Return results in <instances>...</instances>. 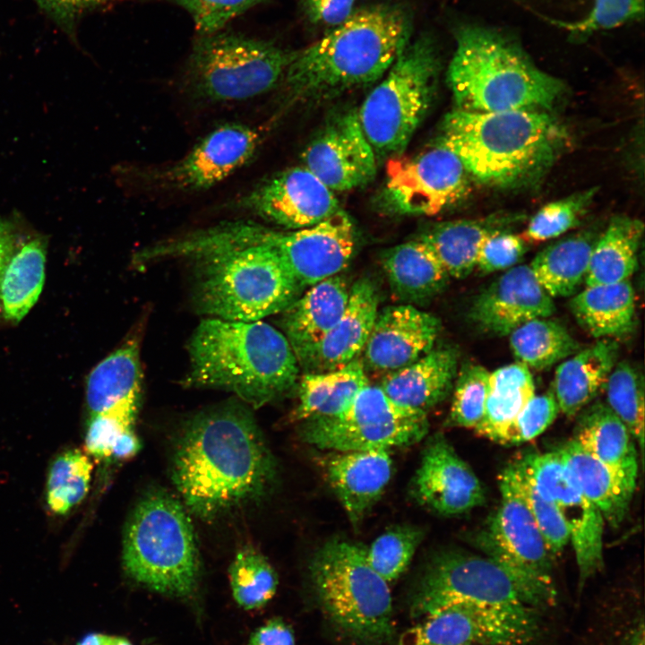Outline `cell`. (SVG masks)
<instances>
[{"label": "cell", "instance_id": "11a10c76", "mask_svg": "<svg viewBox=\"0 0 645 645\" xmlns=\"http://www.w3.org/2000/svg\"><path fill=\"white\" fill-rule=\"evenodd\" d=\"M310 22L329 27L344 22L354 12L355 0H301Z\"/></svg>", "mask_w": 645, "mask_h": 645}, {"label": "cell", "instance_id": "52a82bcc", "mask_svg": "<svg viewBox=\"0 0 645 645\" xmlns=\"http://www.w3.org/2000/svg\"><path fill=\"white\" fill-rule=\"evenodd\" d=\"M182 259L194 265V305L208 317L261 321L280 314L304 289L280 258L263 245L196 244Z\"/></svg>", "mask_w": 645, "mask_h": 645}, {"label": "cell", "instance_id": "f35d334b", "mask_svg": "<svg viewBox=\"0 0 645 645\" xmlns=\"http://www.w3.org/2000/svg\"><path fill=\"white\" fill-rule=\"evenodd\" d=\"M643 223L625 215L611 219L593 247L586 286L612 284L629 280L636 270Z\"/></svg>", "mask_w": 645, "mask_h": 645}, {"label": "cell", "instance_id": "ee69618b", "mask_svg": "<svg viewBox=\"0 0 645 645\" xmlns=\"http://www.w3.org/2000/svg\"><path fill=\"white\" fill-rule=\"evenodd\" d=\"M228 573L233 598L244 609L264 606L277 590L275 570L265 556L253 547L238 551Z\"/></svg>", "mask_w": 645, "mask_h": 645}, {"label": "cell", "instance_id": "cb8c5ba5", "mask_svg": "<svg viewBox=\"0 0 645 645\" xmlns=\"http://www.w3.org/2000/svg\"><path fill=\"white\" fill-rule=\"evenodd\" d=\"M537 638L502 621L454 604L421 618L398 645H536Z\"/></svg>", "mask_w": 645, "mask_h": 645}, {"label": "cell", "instance_id": "7a4b0ae2", "mask_svg": "<svg viewBox=\"0 0 645 645\" xmlns=\"http://www.w3.org/2000/svg\"><path fill=\"white\" fill-rule=\"evenodd\" d=\"M567 142L565 128L550 111L454 108L444 116L433 144L453 152L471 179L510 189L541 179Z\"/></svg>", "mask_w": 645, "mask_h": 645}, {"label": "cell", "instance_id": "4fadbf2b", "mask_svg": "<svg viewBox=\"0 0 645 645\" xmlns=\"http://www.w3.org/2000/svg\"><path fill=\"white\" fill-rule=\"evenodd\" d=\"M230 239L271 249L305 288L342 271L357 247V232L342 209L308 228L277 230L253 220H230Z\"/></svg>", "mask_w": 645, "mask_h": 645}, {"label": "cell", "instance_id": "4dcf8cb0", "mask_svg": "<svg viewBox=\"0 0 645 645\" xmlns=\"http://www.w3.org/2000/svg\"><path fill=\"white\" fill-rule=\"evenodd\" d=\"M381 262L393 296L402 304L428 303L451 278L434 252L418 238L389 248Z\"/></svg>", "mask_w": 645, "mask_h": 645}, {"label": "cell", "instance_id": "9a60e30c", "mask_svg": "<svg viewBox=\"0 0 645 645\" xmlns=\"http://www.w3.org/2000/svg\"><path fill=\"white\" fill-rule=\"evenodd\" d=\"M513 463L563 518L575 554L580 591L603 566L606 521L601 512L571 480L555 451L528 453Z\"/></svg>", "mask_w": 645, "mask_h": 645}, {"label": "cell", "instance_id": "44dd1931", "mask_svg": "<svg viewBox=\"0 0 645 645\" xmlns=\"http://www.w3.org/2000/svg\"><path fill=\"white\" fill-rule=\"evenodd\" d=\"M412 493L422 506L444 516L465 513L486 501L479 478L442 434L426 442Z\"/></svg>", "mask_w": 645, "mask_h": 645}, {"label": "cell", "instance_id": "9f6ffc18", "mask_svg": "<svg viewBox=\"0 0 645 645\" xmlns=\"http://www.w3.org/2000/svg\"><path fill=\"white\" fill-rule=\"evenodd\" d=\"M246 645H296V639L292 628L276 617L256 629Z\"/></svg>", "mask_w": 645, "mask_h": 645}, {"label": "cell", "instance_id": "7dc6e473", "mask_svg": "<svg viewBox=\"0 0 645 645\" xmlns=\"http://www.w3.org/2000/svg\"><path fill=\"white\" fill-rule=\"evenodd\" d=\"M529 509L552 553L557 556L570 542L568 529L555 504L545 498L512 463L500 475Z\"/></svg>", "mask_w": 645, "mask_h": 645}, {"label": "cell", "instance_id": "603a6c76", "mask_svg": "<svg viewBox=\"0 0 645 645\" xmlns=\"http://www.w3.org/2000/svg\"><path fill=\"white\" fill-rule=\"evenodd\" d=\"M555 312L553 298L530 267L515 265L475 297L469 317L482 331L506 336L525 322L549 317Z\"/></svg>", "mask_w": 645, "mask_h": 645}, {"label": "cell", "instance_id": "6f0895ef", "mask_svg": "<svg viewBox=\"0 0 645 645\" xmlns=\"http://www.w3.org/2000/svg\"><path fill=\"white\" fill-rule=\"evenodd\" d=\"M614 639L608 641V645H645L644 638V617L642 612L638 611L630 617L627 624L623 623L617 632L613 635Z\"/></svg>", "mask_w": 645, "mask_h": 645}, {"label": "cell", "instance_id": "681fc988", "mask_svg": "<svg viewBox=\"0 0 645 645\" xmlns=\"http://www.w3.org/2000/svg\"><path fill=\"white\" fill-rule=\"evenodd\" d=\"M140 400L125 402L115 408L90 415L84 437L85 452L97 460H110L119 437L133 428Z\"/></svg>", "mask_w": 645, "mask_h": 645}, {"label": "cell", "instance_id": "f5cc1de1", "mask_svg": "<svg viewBox=\"0 0 645 645\" xmlns=\"http://www.w3.org/2000/svg\"><path fill=\"white\" fill-rule=\"evenodd\" d=\"M528 250V243L507 230L486 236L477 252L476 267L482 273L508 270L517 264Z\"/></svg>", "mask_w": 645, "mask_h": 645}, {"label": "cell", "instance_id": "1f68e13d", "mask_svg": "<svg viewBox=\"0 0 645 645\" xmlns=\"http://www.w3.org/2000/svg\"><path fill=\"white\" fill-rule=\"evenodd\" d=\"M573 36H588L642 19L643 0H514Z\"/></svg>", "mask_w": 645, "mask_h": 645}, {"label": "cell", "instance_id": "484cf974", "mask_svg": "<svg viewBox=\"0 0 645 645\" xmlns=\"http://www.w3.org/2000/svg\"><path fill=\"white\" fill-rule=\"evenodd\" d=\"M390 452H333L324 460L326 478L354 525L361 522L390 482Z\"/></svg>", "mask_w": 645, "mask_h": 645}, {"label": "cell", "instance_id": "7bdbcfd3", "mask_svg": "<svg viewBox=\"0 0 645 645\" xmlns=\"http://www.w3.org/2000/svg\"><path fill=\"white\" fill-rule=\"evenodd\" d=\"M644 376L638 366L623 360L611 371L605 386L606 405L626 426L643 455Z\"/></svg>", "mask_w": 645, "mask_h": 645}, {"label": "cell", "instance_id": "836d02e7", "mask_svg": "<svg viewBox=\"0 0 645 645\" xmlns=\"http://www.w3.org/2000/svg\"><path fill=\"white\" fill-rule=\"evenodd\" d=\"M580 412L573 440L606 466L636 483L638 453L626 426L606 402H594Z\"/></svg>", "mask_w": 645, "mask_h": 645}, {"label": "cell", "instance_id": "ba28073f", "mask_svg": "<svg viewBox=\"0 0 645 645\" xmlns=\"http://www.w3.org/2000/svg\"><path fill=\"white\" fill-rule=\"evenodd\" d=\"M309 572L316 602L338 632L357 645H393L391 591L367 563L365 546L329 540L314 555Z\"/></svg>", "mask_w": 645, "mask_h": 645}, {"label": "cell", "instance_id": "d6a6232c", "mask_svg": "<svg viewBox=\"0 0 645 645\" xmlns=\"http://www.w3.org/2000/svg\"><path fill=\"white\" fill-rule=\"evenodd\" d=\"M518 215L494 214L480 219L444 221L425 230L417 238L439 258L450 277L464 279L476 267L480 245L489 235L518 221Z\"/></svg>", "mask_w": 645, "mask_h": 645}, {"label": "cell", "instance_id": "b9f144b4", "mask_svg": "<svg viewBox=\"0 0 645 645\" xmlns=\"http://www.w3.org/2000/svg\"><path fill=\"white\" fill-rule=\"evenodd\" d=\"M93 464L85 451L72 449L58 454L51 462L46 483V502L56 515H64L86 497Z\"/></svg>", "mask_w": 645, "mask_h": 645}, {"label": "cell", "instance_id": "9c48e42d", "mask_svg": "<svg viewBox=\"0 0 645 645\" xmlns=\"http://www.w3.org/2000/svg\"><path fill=\"white\" fill-rule=\"evenodd\" d=\"M123 544L124 568L136 582L176 597L196 589L199 559L193 527L183 505L168 494L153 492L137 503Z\"/></svg>", "mask_w": 645, "mask_h": 645}, {"label": "cell", "instance_id": "d590c367", "mask_svg": "<svg viewBox=\"0 0 645 645\" xmlns=\"http://www.w3.org/2000/svg\"><path fill=\"white\" fill-rule=\"evenodd\" d=\"M591 231H581L547 245L529 267L542 288L552 297L573 296L585 281L590 256L598 239Z\"/></svg>", "mask_w": 645, "mask_h": 645}, {"label": "cell", "instance_id": "d6986e66", "mask_svg": "<svg viewBox=\"0 0 645 645\" xmlns=\"http://www.w3.org/2000/svg\"><path fill=\"white\" fill-rule=\"evenodd\" d=\"M301 159L303 166L332 192L365 186L377 172V157L355 108L331 118L305 148Z\"/></svg>", "mask_w": 645, "mask_h": 645}, {"label": "cell", "instance_id": "ab89813d", "mask_svg": "<svg viewBox=\"0 0 645 645\" xmlns=\"http://www.w3.org/2000/svg\"><path fill=\"white\" fill-rule=\"evenodd\" d=\"M536 394L530 370L519 362L503 366L489 374L485 413L474 429L493 442Z\"/></svg>", "mask_w": 645, "mask_h": 645}, {"label": "cell", "instance_id": "e0dca14e", "mask_svg": "<svg viewBox=\"0 0 645 645\" xmlns=\"http://www.w3.org/2000/svg\"><path fill=\"white\" fill-rule=\"evenodd\" d=\"M260 143L257 129L245 124H225L207 133L181 159L143 174L149 184L163 190H207L248 163Z\"/></svg>", "mask_w": 645, "mask_h": 645}, {"label": "cell", "instance_id": "5bb4252c", "mask_svg": "<svg viewBox=\"0 0 645 645\" xmlns=\"http://www.w3.org/2000/svg\"><path fill=\"white\" fill-rule=\"evenodd\" d=\"M389 159L376 198L383 212L434 216L458 205L471 191V177L451 150L432 144L417 155Z\"/></svg>", "mask_w": 645, "mask_h": 645}, {"label": "cell", "instance_id": "8992f818", "mask_svg": "<svg viewBox=\"0 0 645 645\" xmlns=\"http://www.w3.org/2000/svg\"><path fill=\"white\" fill-rule=\"evenodd\" d=\"M556 597L487 555L460 550L435 554L426 564L409 598V613L421 619L461 604L522 631L540 635L538 609Z\"/></svg>", "mask_w": 645, "mask_h": 645}, {"label": "cell", "instance_id": "7402d4cb", "mask_svg": "<svg viewBox=\"0 0 645 645\" xmlns=\"http://www.w3.org/2000/svg\"><path fill=\"white\" fill-rule=\"evenodd\" d=\"M440 331V320L415 305L383 307L363 350L366 371L386 374L413 363L434 347Z\"/></svg>", "mask_w": 645, "mask_h": 645}, {"label": "cell", "instance_id": "ac0fdd59", "mask_svg": "<svg viewBox=\"0 0 645 645\" xmlns=\"http://www.w3.org/2000/svg\"><path fill=\"white\" fill-rule=\"evenodd\" d=\"M236 207L287 230L311 227L341 209L333 192L303 165L260 182Z\"/></svg>", "mask_w": 645, "mask_h": 645}, {"label": "cell", "instance_id": "e575fe53", "mask_svg": "<svg viewBox=\"0 0 645 645\" xmlns=\"http://www.w3.org/2000/svg\"><path fill=\"white\" fill-rule=\"evenodd\" d=\"M571 311L583 330L598 339L631 331L635 317V293L632 283L587 286L570 301Z\"/></svg>", "mask_w": 645, "mask_h": 645}, {"label": "cell", "instance_id": "74e56055", "mask_svg": "<svg viewBox=\"0 0 645 645\" xmlns=\"http://www.w3.org/2000/svg\"><path fill=\"white\" fill-rule=\"evenodd\" d=\"M142 370L139 344L129 340L99 363L87 379L86 403L90 415L140 400Z\"/></svg>", "mask_w": 645, "mask_h": 645}, {"label": "cell", "instance_id": "4316f807", "mask_svg": "<svg viewBox=\"0 0 645 645\" xmlns=\"http://www.w3.org/2000/svg\"><path fill=\"white\" fill-rule=\"evenodd\" d=\"M349 289L341 275L311 287L281 314L280 327L300 365L338 322L348 304Z\"/></svg>", "mask_w": 645, "mask_h": 645}, {"label": "cell", "instance_id": "8d00e7d4", "mask_svg": "<svg viewBox=\"0 0 645 645\" xmlns=\"http://www.w3.org/2000/svg\"><path fill=\"white\" fill-rule=\"evenodd\" d=\"M369 381L361 357L327 372L305 373L297 383L294 418L331 417L343 410Z\"/></svg>", "mask_w": 645, "mask_h": 645}, {"label": "cell", "instance_id": "8fae6325", "mask_svg": "<svg viewBox=\"0 0 645 645\" xmlns=\"http://www.w3.org/2000/svg\"><path fill=\"white\" fill-rule=\"evenodd\" d=\"M297 55L271 41L217 31L194 42L184 82L190 95L207 102L240 101L270 91Z\"/></svg>", "mask_w": 645, "mask_h": 645}, {"label": "cell", "instance_id": "30bf717a", "mask_svg": "<svg viewBox=\"0 0 645 645\" xmlns=\"http://www.w3.org/2000/svg\"><path fill=\"white\" fill-rule=\"evenodd\" d=\"M440 69L435 41L422 34L407 44L365 99L357 116L378 161L406 149L432 105Z\"/></svg>", "mask_w": 645, "mask_h": 645}, {"label": "cell", "instance_id": "3957f363", "mask_svg": "<svg viewBox=\"0 0 645 645\" xmlns=\"http://www.w3.org/2000/svg\"><path fill=\"white\" fill-rule=\"evenodd\" d=\"M406 7L378 4L355 10L341 24L297 51L283 82L290 100H321L375 82L410 41Z\"/></svg>", "mask_w": 645, "mask_h": 645}, {"label": "cell", "instance_id": "816d5d0a", "mask_svg": "<svg viewBox=\"0 0 645 645\" xmlns=\"http://www.w3.org/2000/svg\"><path fill=\"white\" fill-rule=\"evenodd\" d=\"M185 8L193 17L202 35L221 29L232 19L263 0H170Z\"/></svg>", "mask_w": 645, "mask_h": 645}, {"label": "cell", "instance_id": "83f0119b", "mask_svg": "<svg viewBox=\"0 0 645 645\" xmlns=\"http://www.w3.org/2000/svg\"><path fill=\"white\" fill-rule=\"evenodd\" d=\"M458 370L454 348L434 347L413 363L386 374L379 386L394 402L427 413L451 393Z\"/></svg>", "mask_w": 645, "mask_h": 645}, {"label": "cell", "instance_id": "680465c9", "mask_svg": "<svg viewBox=\"0 0 645 645\" xmlns=\"http://www.w3.org/2000/svg\"><path fill=\"white\" fill-rule=\"evenodd\" d=\"M141 447L133 428L126 430L114 445L110 460H123L133 457Z\"/></svg>", "mask_w": 645, "mask_h": 645}, {"label": "cell", "instance_id": "91938a15", "mask_svg": "<svg viewBox=\"0 0 645 645\" xmlns=\"http://www.w3.org/2000/svg\"><path fill=\"white\" fill-rule=\"evenodd\" d=\"M77 645H133L127 639L103 633H90Z\"/></svg>", "mask_w": 645, "mask_h": 645}, {"label": "cell", "instance_id": "bcb514c9", "mask_svg": "<svg viewBox=\"0 0 645 645\" xmlns=\"http://www.w3.org/2000/svg\"><path fill=\"white\" fill-rule=\"evenodd\" d=\"M421 528L396 526L365 547L367 563L387 582L396 580L408 566L423 539Z\"/></svg>", "mask_w": 645, "mask_h": 645}, {"label": "cell", "instance_id": "277c9868", "mask_svg": "<svg viewBox=\"0 0 645 645\" xmlns=\"http://www.w3.org/2000/svg\"><path fill=\"white\" fill-rule=\"evenodd\" d=\"M187 352L185 386L227 391L253 408L283 397L299 378L288 340L262 321L206 317L190 337Z\"/></svg>", "mask_w": 645, "mask_h": 645}, {"label": "cell", "instance_id": "5b68a950", "mask_svg": "<svg viewBox=\"0 0 645 645\" xmlns=\"http://www.w3.org/2000/svg\"><path fill=\"white\" fill-rule=\"evenodd\" d=\"M447 82L457 109L550 111L564 92L559 79L540 70L508 35L477 24L455 30Z\"/></svg>", "mask_w": 645, "mask_h": 645}, {"label": "cell", "instance_id": "f907efd6", "mask_svg": "<svg viewBox=\"0 0 645 645\" xmlns=\"http://www.w3.org/2000/svg\"><path fill=\"white\" fill-rule=\"evenodd\" d=\"M559 411L551 391L535 394L506 426L496 443L512 445L530 441L546 430Z\"/></svg>", "mask_w": 645, "mask_h": 645}, {"label": "cell", "instance_id": "7c38bea8", "mask_svg": "<svg viewBox=\"0 0 645 645\" xmlns=\"http://www.w3.org/2000/svg\"><path fill=\"white\" fill-rule=\"evenodd\" d=\"M428 429L426 412L394 402L369 383L340 413L305 420L301 437L331 452L391 451L420 442Z\"/></svg>", "mask_w": 645, "mask_h": 645}, {"label": "cell", "instance_id": "2e32d148", "mask_svg": "<svg viewBox=\"0 0 645 645\" xmlns=\"http://www.w3.org/2000/svg\"><path fill=\"white\" fill-rule=\"evenodd\" d=\"M499 487L501 503L475 536L476 546L531 583L557 592L551 575L556 556L521 498L501 476Z\"/></svg>", "mask_w": 645, "mask_h": 645}, {"label": "cell", "instance_id": "6da1fadb", "mask_svg": "<svg viewBox=\"0 0 645 645\" xmlns=\"http://www.w3.org/2000/svg\"><path fill=\"white\" fill-rule=\"evenodd\" d=\"M276 464L250 410L230 401L195 415L172 459V480L186 508L210 520L258 501L272 486Z\"/></svg>", "mask_w": 645, "mask_h": 645}, {"label": "cell", "instance_id": "ffe728a7", "mask_svg": "<svg viewBox=\"0 0 645 645\" xmlns=\"http://www.w3.org/2000/svg\"><path fill=\"white\" fill-rule=\"evenodd\" d=\"M47 237L17 212L0 216V322H20L45 280Z\"/></svg>", "mask_w": 645, "mask_h": 645}, {"label": "cell", "instance_id": "f6af8a7d", "mask_svg": "<svg viewBox=\"0 0 645 645\" xmlns=\"http://www.w3.org/2000/svg\"><path fill=\"white\" fill-rule=\"evenodd\" d=\"M598 187L585 189L544 205L530 219L520 236L528 243L555 238L576 228L593 202Z\"/></svg>", "mask_w": 645, "mask_h": 645}, {"label": "cell", "instance_id": "60d3db41", "mask_svg": "<svg viewBox=\"0 0 645 645\" xmlns=\"http://www.w3.org/2000/svg\"><path fill=\"white\" fill-rule=\"evenodd\" d=\"M510 347L517 359L529 369L544 370L580 349L579 342L559 322L537 318L509 334Z\"/></svg>", "mask_w": 645, "mask_h": 645}, {"label": "cell", "instance_id": "d4e9b609", "mask_svg": "<svg viewBox=\"0 0 645 645\" xmlns=\"http://www.w3.org/2000/svg\"><path fill=\"white\" fill-rule=\"evenodd\" d=\"M379 296L373 280L364 277L349 289L346 308L299 367L304 373L340 368L360 357L374 323Z\"/></svg>", "mask_w": 645, "mask_h": 645}, {"label": "cell", "instance_id": "f1b7e54d", "mask_svg": "<svg viewBox=\"0 0 645 645\" xmlns=\"http://www.w3.org/2000/svg\"><path fill=\"white\" fill-rule=\"evenodd\" d=\"M555 452L577 488L599 510L605 521L618 527L629 512L636 483L606 466L573 439Z\"/></svg>", "mask_w": 645, "mask_h": 645}, {"label": "cell", "instance_id": "f546056e", "mask_svg": "<svg viewBox=\"0 0 645 645\" xmlns=\"http://www.w3.org/2000/svg\"><path fill=\"white\" fill-rule=\"evenodd\" d=\"M618 353L616 341L606 338L564 359L555 372L551 390L559 410L572 417L589 405L605 389Z\"/></svg>", "mask_w": 645, "mask_h": 645}, {"label": "cell", "instance_id": "db71d44e", "mask_svg": "<svg viewBox=\"0 0 645 645\" xmlns=\"http://www.w3.org/2000/svg\"><path fill=\"white\" fill-rule=\"evenodd\" d=\"M39 8L73 43L77 44V29L87 13L106 9L124 0H34Z\"/></svg>", "mask_w": 645, "mask_h": 645}, {"label": "cell", "instance_id": "c3c4849f", "mask_svg": "<svg viewBox=\"0 0 645 645\" xmlns=\"http://www.w3.org/2000/svg\"><path fill=\"white\" fill-rule=\"evenodd\" d=\"M490 372L481 365L467 363L458 370L446 424L475 429L481 422L488 391Z\"/></svg>", "mask_w": 645, "mask_h": 645}]
</instances>
